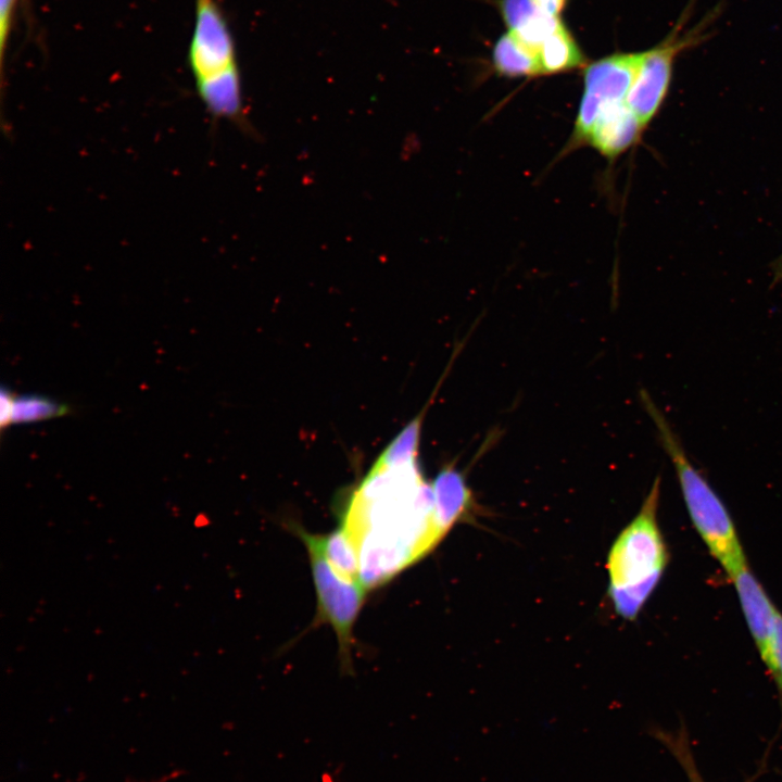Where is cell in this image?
<instances>
[{"label": "cell", "mask_w": 782, "mask_h": 782, "mask_svg": "<svg viewBox=\"0 0 782 782\" xmlns=\"http://www.w3.org/2000/svg\"><path fill=\"white\" fill-rule=\"evenodd\" d=\"M657 737L671 751L673 756L678 759L682 768L684 769L690 782H704L696 764L693 758L692 751L690 748L689 740L684 731H680L678 734H667L661 731L658 732Z\"/></svg>", "instance_id": "2e32d148"}, {"label": "cell", "mask_w": 782, "mask_h": 782, "mask_svg": "<svg viewBox=\"0 0 782 782\" xmlns=\"http://www.w3.org/2000/svg\"><path fill=\"white\" fill-rule=\"evenodd\" d=\"M492 64L499 75L508 78L541 76L537 54L510 31L496 40L492 51Z\"/></svg>", "instance_id": "4fadbf2b"}, {"label": "cell", "mask_w": 782, "mask_h": 782, "mask_svg": "<svg viewBox=\"0 0 782 782\" xmlns=\"http://www.w3.org/2000/svg\"><path fill=\"white\" fill-rule=\"evenodd\" d=\"M68 407L46 396L27 394L14 398L12 422H30L62 416Z\"/></svg>", "instance_id": "9a60e30c"}, {"label": "cell", "mask_w": 782, "mask_h": 782, "mask_svg": "<svg viewBox=\"0 0 782 782\" xmlns=\"http://www.w3.org/2000/svg\"><path fill=\"white\" fill-rule=\"evenodd\" d=\"M782 280V254L780 257L775 261L773 265V278H772V285H777Z\"/></svg>", "instance_id": "7402d4cb"}, {"label": "cell", "mask_w": 782, "mask_h": 782, "mask_svg": "<svg viewBox=\"0 0 782 782\" xmlns=\"http://www.w3.org/2000/svg\"><path fill=\"white\" fill-rule=\"evenodd\" d=\"M690 0L670 33L655 47L642 51V58L626 102L643 129L658 113L671 83L674 61L685 50L697 47L711 36V26L721 13L719 4L692 27H686L694 3Z\"/></svg>", "instance_id": "277c9868"}, {"label": "cell", "mask_w": 782, "mask_h": 782, "mask_svg": "<svg viewBox=\"0 0 782 782\" xmlns=\"http://www.w3.org/2000/svg\"><path fill=\"white\" fill-rule=\"evenodd\" d=\"M342 527L357 545L361 575L373 584L387 582L432 550L442 537L431 484L418 461L374 464L352 493Z\"/></svg>", "instance_id": "6da1fadb"}, {"label": "cell", "mask_w": 782, "mask_h": 782, "mask_svg": "<svg viewBox=\"0 0 782 782\" xmlns=\"http://www.w3.org/2000/svg\"><path fill=\"white\" fill-rule=\"evenodd\" d=\"M537 59L541 76L573 71L585 64L582 50L564 23L540 46Z\"/></svg>", "instance_id": "7c38bea8"}, {"label": "cell", "mask_w": 782, "mask_h": 782, "mask_svg": "<svg viewBox=\"0 0 782 782\" xmlns=\"http://www.w3.org/2000/svg\"><path fill=\"white\" fill-rule=\"evenodd\" d=\"M433 519L439 534L445 533L476 512V502L463 474L454 465L444 466L432 484Z\"/></svg>", "instance_id": "30bf717a"}, {"label": "cell", "mask_w": 782, "mask_h": 782, "mask_svg": "<svg viewBox=\"0 0 782 782\" xmlns=\"http://www.w3.org/2000/svg\"><path fill=\"white\" fill-rule=\"evenodd\" d=\"M730 580L734 585L758 654L769 674L772 676L774 670V631L779 610L754 576L749 566L741 569Z\"/></svg>", "instance_id": "ba28073f"}, {"label": "cell", "mask_w": 782, "mask_h": 782, "mask_svg": "<svg viewBox=\"0 0 782 782\" xmlns=\"http://www.w3.org/2000/svg\"><path fill=\"white\" fill-rule=\"evenodd\" d=\"M642 131L643 127L626 100L616 101L600 111L585 144L607 159H615L631 148Z\"/></svg>", "instance_id": "9c48e42d"}, {"label": "cell", "mask_w": 782, "mask_h": 782, "mask_svg": "<svg viewBox=\"0 0 782 782\" xmlns=\"http://www.w3.org/2000/svg\"><path fill=\"white\" fill-rule=\"evenodd\" d=\"M537 8L551 16L559 17L567 4V0H533Z\"/></svg>", "instance_id": "44dd1931"}, {"label": "cell", "mask_w": 782, "mask_h": 782, "mask_svg": "<svg viewBox=\"0 0 782 782\" xmlns=\"http://www.w3.org/2000/svg\"><path fill=\"white\" fill-rule=\"evenodd\" d=\"M773 660L774 670L771 678L782 694V614L780 611L775 621Z\"/></svg>", "instance_id": "ac0fdd59"}, {"label": "cell", "mask_w": 782, "mask_h": 782, "mask_svg": "<svg viewBox=\"0 0 782 782\" xmlns=\"http://www.w3.org/2000/svg\"><path fill=\"white\" fill-rule=\"evenodd\" d=\"M316 591L318 617L328 622L339 641L342 663L350 664L352 629L365 598L366 589L360 581L341 577L321 552L305 538Z\"/></svg>", "instance_id": "5b68a950"}, {"label": "cell", "mask_w": 782, "mask_h": 782, "mask_svg": "<svg viewBox=\"0 0 782 782\" xmlns=\"http://www.w3.org/2000/svg\"><path fill=\"white\" fill-rule=\"evenodd\" d=\"M661 479L657 477L641 509L614 543L607 562L608 594L617 614L634 619L668 565L669 553L657 521Z\"/></svg>", "instance_id": "7a4b0ae2"}, {"label": "cell", "mask_w": 782, "mask_h": 782, "mask_svg": "<svg viewBox=\"0 0 782 782\" xmlns=\"http://www.w3.org/2000/svg\"><path fill=\"white\" fill-rule=\"evenodd\" d=\"M641 58L642 52L615 53L584 68V90L569 148L585 144L589 133L604 106L627 99Z\"/></svg>", "instance_id": "8992f818"}, {"label": "cell", "mask_w": 782, "mask_h": 782, "mask_svg": "<svg viewBox=\"0 0 782 782\" xmlns=\"http://www.w3.org/2000/svg\"><path fill=\"white\" fill-rule=\"evenodd\" d=\"M500 10L509 31L517 29L540 11L533 0H501Z\"/></svg>", "instance_id": "e0dca14e"}, {"label": "cell", "mask_w": 782, "mask_h": 782, "mask_svg": "<svg viewBox=\"0 0 782 782\" xmlns=\"http://www.w3.org/2000/svg\"><path fill=\"white\" fill-rule=\"evenodd\" d=\"M641 401L657 429L661 445L670 457L690 519L726 575L733 577L748 566L734 521L705 476L692 464L685 450L657 405L646 391Z\"/></svg>", "instance_id": "3957f363"}, {"label": "cell", "mask_w": 782, "mask_h": 782, "mask_svg": "<svg viewBox=\"0 0 782 782\" xmlns=\"http://www.w3.org/2000/svg\"><path fill=\"white\" fill-rule=\"evenodd\" d=\"M422 416L415 417L384 447L375 462L379 466H400L418 461Z\"/></svg>", "instance_id": "5bb4252c"}, {"label": "cell", "mask_w": 782, "mask_h": 782, "mask_svg": "<svg viewBox=\"0 0 782 782\" xmlns=\"http://www.w3.org/2000/svg\"><path fill=\"white\" fill-rule=\"evenodd\" d=\"M300 538L311 541L321 552L330 566L343 578L360 581V554L357 545L341 526L327 535L297 530Z\"/></svg>", "instance_id": "8fae6325"}, {"label": "cell", "mask_w": 782, "mask_h": 782, "mask_svg": "<svg viewBox=\"0 0 782 782\" xmlns=\"http://www.w3.org/2000/svg\"><path fill=\"white\" fill-rule=\"evenodd\" d=\"M189 64L195 84L238 67L230 30L214 0H197Z\"/></svg>", "instance_id": "52a82bcc"}, {"label": "cell", "mask_w": 782, "mask_h": 782, "mask_svg": "<svg viewBox=\"0 0 782 782\" xmlns=\"http://www.w3.org/2000/svg\"><path fill=\"white\" fill-rule=\"evenodd\" d=\"M16 0H0V46L3 54Z\"/></svg>", "instance_id": "d6986e66"}, {"label": "cell", "mask_w": 782, "mask_h": 782, "mask_svg": "<svg viewBox=\"0 0 782 782\" xmlns=\"http://www.w3.org/2000/svg\"><path fill=\"white\" fill-rule=\"evenodd\" d=\"M13 404H14V398L11 394V392L2 388L1 389V400H0V419H1V427H7L9 424H12V412H13Z\"/></svg>", "instance_id": "ffe728a7"}]
</instances>
